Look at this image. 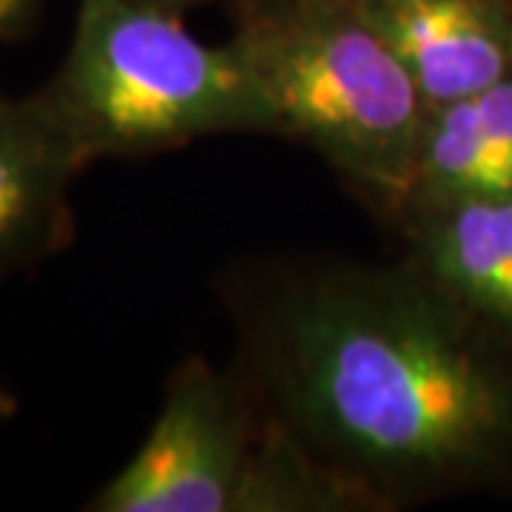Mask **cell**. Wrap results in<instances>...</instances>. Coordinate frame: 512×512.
I'll return each instance as SVG.
<instances>
[{"mask_svg": "<svg viewBox=\"0 0 512 512\" xmlns=\"http://www.w3.org/2000/svg\"><path fill=\"white\" fill-rule=\"evenodd\" d=\"M140 3H148V6H154V9H163V12H171V15L185 18L188 12L200 9L205 3H214V0H140Z\"/></svg>", "mask_w": 512, "mask_h": 512, "instance_id": "10", "label": "cell"}, {"mask_svg": "<svg viewBox=\"0 0 512 512\" xmlns=\"http://www.w3.org/2000/svg\"><path fill=\"white\" fill-rule=\"evenodd\" d=\"M427 109L512 74V0H365Z\"/></svg>", "mask_w": 512, "mask_h": 512, "instance_id": "6", "label": "cell"}, {"mask_svg": "<svg viewBox=\"0 0 512 512\" xmlns=\"http://www.w3.org/2000/svg\"><path fill=\"white\" fill-rule=\"evenodd\" d=\"M239 325L262 404L393 510L512 493V345L410 259L279 274Z\"/></svg>", "mask_w": 512, "mask_h": 512, "instance_id": "1", "label": "cell"}, {"mask_svg": "<svg viewBox=\"0 0 512 512\" xmlns=\"http://www.w3.org/2000/svg\"><path fill=\"white\" fill-rule=\"evenodd\" d=\"M86 165L35 94H0V279L72 242V185Z\"/></svg>", "mask_w": 512, "mask_h": 512, "instance_id": "5", "label": "cell"}, {"mask_svg": "<svg viewBox=\"0 0 512 512\" xmlns=\"http://www.w3.org/2000/svg\"><path fill=\"white\" fill-rule=\"evenodd\" d=\"M268 410L248 373L183 359L137 453L89 498L92 512H242Z\"/></svg>", "mask_w": 512, "mask_h": 512, "instance_id": "4", "label": "cell"}, {"mask_svg": "<svg viewBox=\"0 0 512 512\" xmlns=\"http://www.w3.org/2000/svg\"><path fill=\"white\" fill-rule=\"evenodd\" d=\"M35 97L86 163L220 134H274L234 49L140 0H80L66 60Z\"/></svg>", "mask_w": 512, "mask_h": 512, "instance_id": "3", "label": "cell"}, {"mask_svg": "<svg viewBox=\"0 0 512 512\" xmlns=\"http://www.w3.org/2000/svg\"><path fill=\"white\" fill-rule=\"evenodd\" d=\"M504 194H512V74L484 92L427 109L399 217L416 205Z\"/></svg>", "mask_w": 512, "mask_h": 512, "instance_id": "8", "label": "cell"}, {"mask_svg": "<svg viewBox=\"0 0 512 512\" xmlns=\"http://www.w3.org/2000/svg\"><path fill=\"white\" fill-rule=\"evenodd\" d=\"M228 46L274 117L396 220L427 103L365 0H239Z\"/></svg>", "mask_w": 512, "mask_h": 512, "instance_id": "2", "label": "cell"}, {"mask_svg": "<svg viewBox=\"0 0 512 512\" xmlns=\"http://www.w3.org/2000/svg\"><path fill=\"white\" fill-rule=\"evenodd\" d=\"M43 0H0V40L18 37L32 20Z\"/></svg>", "mask_w": 512, "mask_h": 512, "instance_id": "9", "label": "cell"}, {"mask_svg": "<svg viewBox=\"0 0 512 512\" xmlns=\"http://www.w3.org/2000/svg\"><path fill=\"white\" fill-rule=\"evenodd\" d=\"M396 222L421 274L512 345V194L416 205Z\"/></svg>", "mask_w": 512, "mask_h": 512, "instance_id": "7", "label": "cell"}, {"mask_svg": "<svg viewBox=\"0 0 512 512\" xmlns=\"http://www.w3.org/2000/svg\"><path fill=\"white\" fill-rule=\"evenodd\" d=\"M18 413V402L0 387V419H9V416H15Z\"/></svg>", "mask_w": 512, "mask_h": 512, "instance_id": "11", "label": "cell"}]
</instances>
